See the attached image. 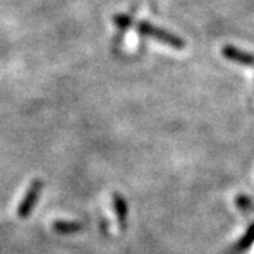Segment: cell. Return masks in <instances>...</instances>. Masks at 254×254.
Segmentation results:
<instances>
[{"instance_id": "obj_2", "label": "cell", "mask_w": 254, "mask_h": 254, "mask_svg": "<svg viewBox=\"0 0 254 254\" xmlns=\"http://www.w3.org/2000/svg\"><path fill=\"white\" fill-rule=\"evenodd\" d=\"M41 185H43V182L38 178H34L33 181L30 182L27 190H26V193H24V196H23V199H21L17 208V213L20 218H26L30 213V210H31L37 199V195L41 190Z\"/></svg>"}, {"instance_id": "obj_5", "label": "cell", "mask_w": 254, "mask_h": 254, "mask_svg": "<svg viewBox=\"0 0 254 254\" xmlns=\"http://www.w3.org/2000/svg\"><path fill=\"white\" fill-rule=\"evenodd\" d=\"M53 229L58 233H76L82 229L79 222H66V220H57L53 223Z\"/></svg>"}, {"instance_id": "obj_1", "label": "cell", "mask_w": 254, "mask_h": 254, "mask_svg": "<svg viewBox=\"0 0 254 254\" xmlns=\"http://www.w3.org/2000/svg\"><path fill=\"white\" fill-rule=\"evenodd\" d=\"M138 31L143 34V36L147 37H153L155 40H158V41H161L164 44H167V46L174 47V48H184L185 44H184V41H182L181 38H178V37L173 36V34H170V33H167V31H164L161 28L155 27V26H151L150 23H147V21H143V23H140L138 24Z\"/></svg>"}, {"instance_id": "obj_7", "label": "cell", "mask_w": 254, "mask_h": 254, "mask_svg": "<svg viewBox=\"0 0 254 254\" xmlns=\"http://www.w3.org/2000/svg\"><path fill=\"white\" fill-rule=\"evenodd\" d=\"M116 24L122 30H126L130 24H131V17L130 16H118L116 17Z\"/></svg>"}, {"instance_id": "obj_8", "label": "cell", "mask_w": 254, "mask_h": 254, "mask_svg": "<svg viewBox=\"0 0 254 254\" xmlns=\"http://www.w3.org/2000/svg\"><path fill=\"white\" fill-rule=\"evenodd\" d=\"M237 205H239V206L242 208V210H243V209L249 208V206L252 205V202H250V199H249L247 196H242V195H240V196L237 198Z\"/></svg>"}, {"instance_id": "obj_6", "label": "cell", "mask_w": 254, "mask_h": 254, "mask_svg": "<svg viewBox=\"0 0 254 254\" xmlns=\"http://www.w3.org/2000/svg\"><path fill=\"white\" fill-rule=\"evenodd\" d=\"M254 243V225L253 226L249 227V230L246 232L245 237L239 242V245H237V250H246V249H249L250 246Z\"/></svg>"}, {"instance_id": "obj_4", "label": "cell", "mask_w": 254, "mask_h": 254, "mask_svg": "<svg viewBox=\"0 0 254 254\" xmlns=\"http://www.w3.org/2000/svg\"><path fill=\"white\" fill-rule=\"evenodd\" d=\"M113 208L116 212V216H118L119 225L122 227L126 226V219H127V205L126 200L123 199L122 195L115 193L113 195Z\"/></svg>"}, {"instance_id": "obj_3", "label": "cell", "mask_w": 254, "mask_h": 254, "mask_svg": "<svg viewBox=\"0 0 254 254\" xmlns=\"http://www.w3.org/2000/svg\"><path fill=\"white\" fill-rule=\"evenodd\" d=\"M223 55L230 61H235V63L242 64V65H247V66H254V55L243 53L235 47H225Z\"/></svg>"}]
</instances>
